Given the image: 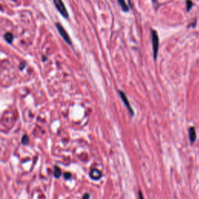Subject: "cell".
Returning a JSON list of instances; mask_svg holds the SVG:
<instances>
[{
	"instance_id": "1",
	"label": "cell",
	"mask_w": 199,
	"mask_h": 199,
	"mask_svg": "<svg viewBox=\"0 0 199 199\" xmlns=\"http://www.w3.org/2000/svg\"><path fill=\"white\" fill-rule=\"evenodd\" d=\"M151 38H152V43H153V58L154 61H156L158 51H159V36L156 31L152 30L151 31Z\"/></svg>"
},
{
	"instance_id": "2",
	"label": "cell",
	"mask_w": 199,
	"mask_h": 199,
	"mask_svg": "<svg viewBox=\"0 0 199 199\" xmlns=\"http://www.w3.org/2000/svg\"><path fill=\"white\" fill-rule=\"evenodd\" d=\"M53 1L56 9H58V11L59 12L60 14L65 19H68L69 16V13H68V10H67L65 5L63 2V1L62 0H53Z\"/></svg>"
},
{
	"instance_id": "3",
	"label": "cell",
	"mask_w": 199,
	"mask_h": 199,
	"mask_svg": "<svg viewBox=\"0 0 199 199\" xmlns=\"http://www.w3.org/2000/svg\"><path fill=\"white\" fill-rule=\"evenodd\" d=\"M55 27H56V28H57L59 34L61 35V37L63 38V40H64L68 44L72 45L71 39H70V38H69V34H68V33L66 32V31L65 30L64 27H62V25L60 23H56Z\"/></svg>"
},
{
	"instance_id": "4",
	"label": "cell",
	"mask_w": 199,
	"mask_h": 199,
	"mask_svg": "<svg viewBox=\"0 0 199 199\" xmlns=\"http://www.w3.org/2000/svg\"><path fill=\"white\" fill-rule=\"evenodd\" d=\"M118 93H119L120 97H121V98H122V101L124 102V105H125V107H126L127 109L128 110V111L130 112V114L131 115L134 114V111H133L132 107H131V106L130 103H129V101H128V98H127L126 95H125V93L121 90L118 91Z\"/></svg>"
},
{
	"instance_id": "5",
	"label": "cell",
	"mask_w": 199,
	"mask_h": 199,
	"mask_svg": "<svg viewBox=\"0 0 199 199\" xmlns=\"http://www.w3.org/2000/svg\"><path fill=\"white\" fill-rule=\"evenodd\" d=\"M90 177L92 179L97 181V180L101 178L102 173L101 171H99L97 169H93V170H92V171H90Z\"/></svg>"
},
{
	"instance_id": "6",
	"label": "cell",
	"mask_w": 199,
	"mask_h": 199,
	"mask_svg": "<svg viewBox=\"0 0 199 199\" xmlns=\"http://www.w3.org/2000/svg\"><path fill=\"white\" fill-rule=\"evenodd\" d=\"M189 139H190V141L191 143H194L196 140V138H197V135H196V131H195V129L194 127H190L189 128Z\"/></svg>"
},
{
	"instance_id": "7",
	"label": "cell",
	"mask_w": 199,
	"mask_h": 199,
	"mask_svg": "<svg viewBox=\"0 0 199 199\" xmlns=\"http://www.w3.org/2000/svg\"><path fill=\"white\" fill-rule=\"evenodd\" d=\"M117 2H118V4H119V6H121L123 11L125 12V13L129 11L130 8H129V6H128V4L125 2V0H117Z\"/></svg>"
},
{
	"instance_id": "8",
	"label": "cell",
	"mask_w": 199,
	"mask_h": 199,
	"mask_svg": "<svg viewBox=\"0 0 199 199\" xmlns=\"http://www.w3.org/2000/svg\"><path fill=\"white\" fill-rule=\"evenodd\" d=\"M4 38H5V40L7 41V43H9V44H12L13 41H14V36L12 33L8 32V33H6L4 34Z\"/></svg>"
},
{
	"instance_id": "9",
	"label": "cell",
	"mask_w": 199,
	"mask_h": 199,
	"mask_svg": "<svg viewBox=\"0 0 199 199\" xmlns=\"http://www.w3.org/2000/svg\"><path fill=\"white\" fill-rule=\"evenodd\" d=\"M54 176L56 178H59L62 176V171H61L59 167L55 166V168H54Z\"/></svg>"
},
{
	"instance_id": "10",
	"label": "cell",
	"mask_w": 199,
	"mask_h": 199,
	"mask_svg": "<svg viewBox=\"0 0 199 199\" xmlns=\"http://www.w3.org/2000/svg\"><path fill=\"white\" fill-rule=\"evenodd\" d=\"M186 3H187V10L189 12L190 9H191V8H192L193 2H191V0H187V2H186Z\"/></svg>"
},
{
	"instance_id": "11",
	"label": "cell",
	"mask_w": 199,
	"mask_h": 199,
	"mask_svg": "<svg viewBox=\"0 0 199 199\" xmlns=\"http://www.w3.org/2000/svg\"><path fill=\"white\" fill-rule=\"evenodd\" d=\"M29 142V138L27 135H23L22 138V143L23 144H27Z\"/></svg>"
},
{
	"instance_id": "12",
	"label": "cell",
	"mask_w": 199,
	"mask_h": 199,
	"mask_svg": "<svg viewBox=\"0 0 199 199\" xmlns=\"http://www.w3.org/2000/svg\"><path fill=\"white\" fill-rule=\"evenodd\" d=\"M25 66H26V62H22L20 64V65H19V69H20V70H23V69L25 68Z\"/></svg>"
},
{
	"instance_id": "13",
	"label": "cell",
	"mask_w": 199,
	"mask_h": 199,
	"mask_svg": "<svg viewBox=\"0 0 199 199\" xmlns=\"http://www.w3.org/2000/svg\"><path fill=\"white\" fill-rule=\"evenodd\" d=\"M64 177L65 179H69V178L71 177V173H65Z\"/></svg>"
},
{
	"instance_id": "14",
	"label": "cell",
	"mask_w": 199,
	"mask_h": 199,
	"mask_svg": "<svg viewBox=\"0 0 199 199\" xmlns=\"http://www.w3.org/2000/svg\"><path fill=\"white\" fill-rule=\"evenodd\" d=\"M139 199H144V197H143V195H142V193L141 190H139Z\"/></svg>"
},
{
	"instance_id": "15",
	"label": "cell",
	"mask_w": 199,
	"mask_h": 199,
	"mask_svg": "<svg viewBox=\"0 0 199 199\" xmlns=\"http://www.w3.org/2000/svg\"><path fill=\"white\" fill-rule=\"evenodd\" d=\"M82 199H90V195L89 194H85Z\"/></svg>"
},
{
	"instance_id": "16",
	"label": "cell",
	"mask_w": 199,
	"mask_h": 199,
	"mask_svg": "<svg viewBox=\"0 0 199 199\" xmlns=\"http://www.w3.org/2000/svg\"><path fill=\"white\" fill-rule=\"evenodd\" d=\"M43 61H44V62H45V61H47V58L46 57H44H44H43Z\"/></svg>"
},
{
	"instance_id": "17",
	"label": "cell",
	"mask_w": 199,
	"mask_h": 199,
	"mask_svg": "<svg viewBox=\"0 0 199 199\" xmlns=\"http://www.w3.org/2000/svg\"><path fill=\"white\" fill-rule=\"evenodd\" d=\"M153 2H156V0H153Z\"/></svg>"
}]
</instances>
